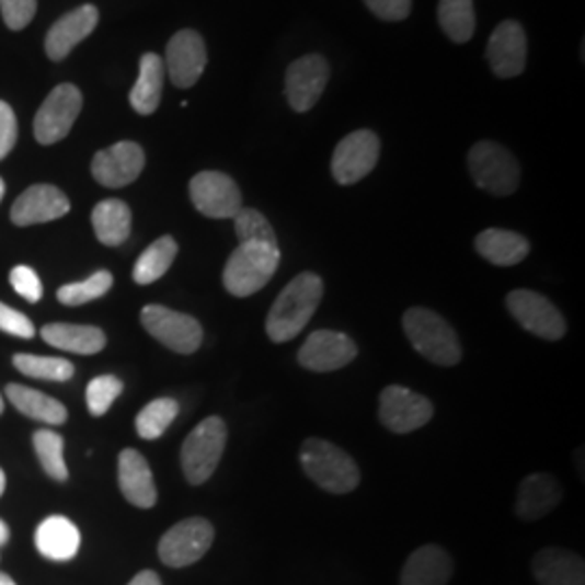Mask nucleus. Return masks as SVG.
I'll list each match as a JSON object with an SVG mask.
<instances>
[{"instance_id":"nucleus-43","label":"nucleus","mask_w":585,"mask_h":585,"mask_svg":"<svg viewBox=\"0 0 585 585\" xmlns=\"http://www.w3.org/2000/svg\"><path fill=\"white\" fill-rule=\"evenodd\" d=\"M365 4L387 22L405 20L412 11V0H365Z\"/></svg>"},{"instance_id":"nucleus-46","label":"nucleus","mask_w":585,"mask_h":585,"mask_svg":"<svg viewBox=\"0 0 585 585\" xmlns=\"http://www.w3.org/2000/svg\"><path fill=\"white\" fill-rule=\"evenodd\" d=\"M0 585H15V584H13V580H11L9 575H4V573H0Z\"/></svg>"},{"instance_id":"nucleus-21","label":"nucleus","mask_w":585,"mask_h":585,"mask_svg":"<svg viewBox=\"0 0 585 585\" xmlns=\"http://www.w3.org/2000/svg\"><path fill=\"white\" fill-rule=\"evenodd\" d=\"M117 482L124 498L135 507L150 509L157 503V484L148 460L135 451L124 449L117 458Z\"/></svg>"},{"instance_id":"nucleus-11","label":"nucleus","mask_w":585,"mask_h":585,"mask_svg":"<svg viewBox=\"0 0 585 585\" xmlns=\"http://www.w3.org/2000/svg\"><path fill=\"white\" fill-rule=\"evenodd\" d=\"M512 317L531 334L544 341H560L566 334L562 312L540 292L516 289L505 297Z\"/></svg>"},{"instance_id":"nucleus-30","label":"nucleus","mask_w":585,"mask_h":585,"mask_svg":"<svg viewBox=\"0 0 585 585\" xmlns=\"http://www.w3.org/2000/svg\"><path fill=\"white\" fill-rule=\"evenodd\" d=\"M7 397L9 401L15 405V410H20L22 414L42 421V423H50V425H61L68 418V410L61 401L39 392V390L28 389L22 385H9L7 387Z\"/></svg>"},{"instance_id":"nucleus-16","label":"nucleus","mask_w":585,"mask_h":585,"mask_svg":"<svg viewBox=\"0 0 585 585\" xmlns=\"http://www.w3.org/2000/svg\"><path fill=\"white\" fill-rule=\"evenodd\" d=\"M490 70L498 79H514L527 66V35L520 22L505 20L490 35L486 50Z\"/></svg>"},{"instance_id":"nucleus-42","label":"nucleus","mask_w":585,"mask_h":585,"mask_svg":"<svg viewBox=\"0 0 585 585\" xmlns=\"http://www.w3.org/2000/svg\"><path fill=\"white\" fill-rule=\"evenodd\" d=\"M18 141V119L13 108L0 100V161L13 150Z\"/></svg>"},{"instance_id":"nucleus-23","label":"nucleus","mask_w":585,"mask_h":585,"mask_svg":"<svg viewBox=\"0 0 585 585\" xmlns=\"http://www.w3.org/2000/svg\"><path fill=\"white\" fill-rule=\"evenodd\" d=\"M562 496H564L562 486L553 475L549 473L527 475L518 486L516 514L523 520H538L549 512H553L560 505Z\"/></svg>"},{"instance_id":"nucleus-39","label":"nucleus","mask_w":585,"mask_h":585,"mask_svg":"<svg viewBox=\"0 0 585 585\" xmlns=\"http://www.w3.org/2000/svg\"><path fill=\"white\" fill-rule=\"evenodd\" d=\"M9 280H11L13 291L18 292V295H22V297H24L26 301H31V303H37V301L42 299V295H44V287H42L39 276L35 274V269H31V267H26V265H18V267H13Z\"/></svg>"},{"instance_id":"nucleus-4","label":"nucleus","mask_w":585,"mask_h":585,"mask_svg":"<svg viewBox=\"0 0 585 585\" xmlns=\"http://www.w3.org/2000/svg\"><path fill=\"white\" fill-rule=\"evenodd\" d=\"M278 265L280 245L259 241L239 243L223 267V287L234 297H250L274 278Z\"/></svg>"},{"instance_id":"nucleus-45","label":"nucleus","mask_w":585,"mask_h":585,"mask_svg":"<svg viewBox=\"0 0 585 585\" xmlns=\"http://www.w3.org/2000/svg\"><path fill=\"white\" fill-rule=\"evenodd\" d=\"M7 540H9V527L4 520H0V547L7 544Z\"/></svg>"},{"instance_id":"nucleus-24","label":"nucleus","mask_w":585,"mask_h":585,"mask_svg":"<svg viewBox=\"0 0 585 585\" xmlns=\"http://www.w3.org/2000/svg\"><path fill=\"white\" fill-rule=\"evenodd\" d=\"M35 547L53 562H68L81 549V531L66 516H48L35 531Z\"/></svg>"},{"instance_id":"nucleus-47","label":"nucleus","mask_w":585,"mask_h":585,"mask_svg":"<svg viewBox=\"0 0 585 585\" xmlns=\"http://www.w3.org/2000/svg\"><path fill=\"white\" fill-rule=\"evenodd\" d=\"M4 484H7V482H4V471L0 469V496H2V492H4Z\"/></svg>"},{"instance_id":"nucleus-48","label":"nucleus","mask_w":585,"mask_h":585,"mask_svg":"<svg viewBox=\"0 0 585 585\" xmlns=\"http://www.w3.org/2000/svg\"><path fill=\"white\" fill-rule=\"evenodd\" d=\"M2 197H4V181L0 179V202H2Z\"/></svg>"},{"instance_id":"nucleus-9","label":"nucleus","mask_w":585,"mask_h":585,"mask_svg":"<svg viewBox=\"0 0 585 585\" xmlns=\"http://www.w3.org/2000/svg\"><path fill=\"white\" fill-rule=\"evenodd\" d=\"M213 540L215 529L206 518H187L161 538L159 558L170 569H185L204 558Z\"/></svg>"},{"instance_id":"nucleus-19","label":"nucleus","mask_w":585,"mask_h":585,"mask_svg":"<svg viewBox=\"0 0 585 585\" xmlns=\"http://www.w3.org/2000/svg\"><path fill=\"white\" fill-rule=\"evenodd\" d=\"M70 213V199L53 185H33L11 206V221L15 226H33L59 219Z\"/></svg>"},{"instance_id":"nucleus-2","label":"nucleus","mask_w":585,"mask_h":585,"mask_svg":"<svg viewBox=\"0 0 585 585\" xmlns=\"http://www.w3.org/2000/svg\"><path fill=\"white\" fill-rule=\"evenodd\" d=\"M403 332L412 347L438 367H454L462 358V345L456 330L429 308H410L403 314Z\"/></svg>"},{"instance_id":"nucleus-37","label":"nucleus","mask_w":585,"mask_h":585,"mask_svg":"<svg viewBox=\"0 0 585 585\" xmlns=\"http://www.w3.org/2000/svg\"><path fill=\"white\" fill-rule=\"evenodd\" d=\"M113 287V276L111 272H96L94 276H90L88 280L81 283H72L66 285L57 291V297L64 306H83L88 301H94L97 297H102L104 292L111 291Z\"/></svg>"},{"instance_id":"nucleus-22","label":"nucleus","mask_w":585,"mask_h":585,"mask_svg":"<svg viewBox=\"0 0 585 585\" xmlns=\"http://www.w3.org/2000/svg\"><path fill=\"white\" fill-rule=\"evenodd\" d=\"M451 575V555L438 544H425L416 549L403 564L399 585H447Z\"/></svg>"},{"instance_id":"nucleus-1","label":"nucleus","mask_w":585,"mask_h":585,"mask_svg":"<svg viewBox=\"0 0 585 585\" xmlns=\"http://www.w3.org/2000/svg\"><path fill=\"white\" fill-rule=\"evenodd\" d=\"M323 297V280L303 272L295 276L291 283L276 297L269 314H267V334L274 343L292 341L312 319Z\"/></svg>"},{"instance_id":"nucleus-28","label":"nucleus","mask_w":585,"mask_h":585,"mask_svg":"<svg viewBox=\"0 0 585 585\" xmlns=\"http://www.w3.org/2000/svg\"><path fill=\"white\" fill-rule=\"evenodd\" d=\"M163 79H165V64L159 55L146 53L139 61V79L130 92V106L139 115H152L163 96Z\"/></svg>"},{"instance_id":"nucleus-35","label":"nucleus","mask_w":585,"mask_h":585,"mask_svg":"<svg viewBox=\"0 0 585 585\" xmlns=\"http://www.w3.org/2000/svg\"><path fill=\"white\" fill-rule=\"evenodd\" d=\"M33 447L37 451V458H39L44 471L53 480L66 482L68 480V467L64 460V438L53 429H39L33 434Z\"/></svg>"},{"instance_id":"nucleus-17","label":"nucleus","mask_w":585,"mask_h":585,"mask_svg":"<svg viewBox=\"0 0 585 585\" xmlns=\"http://www.w3.org/2000/svg\"><path fill=\"white\" fill-rule=\"evenodd\" d=\"M330 81V64L321 55H306L292 61L287 70L285 92L289 97L292 111L306 113L310 111Z\"/></svg>"},{"instance_id":"nucleus-7","label":"nucleus","mask_w":585,"mask_h":585,"mask_svg":"<svg viewBox=\"0 0 585 585\" xmlns=\"http://www.w3.org/2000/svg\"><path fill=\"white\" fill-rule=\"evenodd\" d=\"M141 323L150 336L179 354H194L204 339V330L192 314L159 303H150L141 310Z\"/></svg>"},{"instance_id":"nucleus-44","label":"nucleus","mask_w":585,"mask_h":585,"mask_svg":"<svg viewBox=\"0 0 585 585\" xmlns=\"http://www.w3.org/2000/svg\"><path fill=\"white\" fill-rule=\"evenodd\" d=\"M128 585H161V580H159L157 573H152V571H144V573L135 575V580Z\"/></svg>"},{"instance_id":"nucleus-13","label":"nucleus","mask_w":585,"mask_h":585,"mask_svg":"<svg viewBox=\"0 0 585 585\" xmlns=\"http://www.w3.org/2000/svg\"><path fill=\"white\" fill-rule=\"evenodd\" d=\"M195 208L210 219H234L243 208V197L237 183L221 172H199L190 183Z\"/></svg>"},{"instance_id":"nucleus-33","label":"nucleus","mask_w":585,"mask_h":585,"mask_svg":"<svg viewBox=\"0 0 585 585\" xmlns=\"http://www.w3.org/2000/svg\"><path fill=\"white\" fill-rule=\"evenodd\" d=\"M176 416H179V401H174L170 397L154 399L137 414V418H135L137 434L144 440H157L165 434V429L174 423Z\"/></svg>"},{"instance_id":"nucleus-32","label":"nucleus","mask_w":585,"mask_h":585,"mask_svg":"<svg viewBox=\"0 0 585 585\" xmlns=\"http://www.w3.org/2000/svg\"><path fill=\"white\" fill-rule=\"evenodd\" d=\"M438 22L451 42L456 44L469 42L475 33L473 0H440Z\"/></svg>"},{"instance_id":"nucleus-15","label":"nucleus","mask_w":585,"mask_h":585,"mask_svg":"<svg viewBox=\"0 0 585 585\" xmlns=\"http://www.w3.org/2000/svg\"><path fill=\"white\" fill-rule=\"evenodd\" d=\"M146 165L144 148L135 141H119L100 150L92 161V174L102 187L119 190L139 179Z\"/></svg>"},{"instance_id":"nucleus-41","label":"nucleus","mask_w":585,"mask_h":585,"mask_svg":"<svg viewBox=\"0 0 585 585\" xmlns=\"http://www.w3.org/2000/svg\"><path fill=\"white\" fill-rule=\"evenodd\" d=\"M0 330L11 334V336H18V339H33L35 336V325L31 323V319L24 312H20V310L2 303V301H0Z\"/></svg>"},{"instance_id":"nucleus-6","label":"nucleus","mask_w":585,"mask_h":585,"mask_svg":"<svg viewBox=\"0 0 585 585\" xmlns=\"http://www.w3.org/2000/svg\"><path fill=\"white\" fill-rule=\"evenodd\" d=\"M469 172L480 190L492 195H512L520 183V165L496 141H478L469 152Z\"/></svg>"},{"instance_id":"nucleus-49","label":"nucleus","mask_w":585,"mask_h":585,"mask_svg":"<svg viewBox=\"0 0 585 585\" xmlns=\"http://www.w3.org/2000/svg\"><path fill=\"white\" fill-rule=\"evenodd\" d=\"M4 410V403H2V397H0V412Z\"/></svg>"},{"instance_id":"nucleus-20","label":"nucleus","mask_w":585,"mask_h":585,"mask_svg":"<svg viewBox=\"0 0 585 585\" xmlns=\"http://www.w3.org/2000/svg\"><path fill=\"white\" fill-rule=\"evenodd\" d=\"M97 13L94 4H83L61 20L53 24V28L46 35V55L53 61H61L74 50L77 44H81L85 37H90L97 26Z\"/></svg>"},{"instance_id":"nucleus-18","label":"nucleus","mask_w":585,"mask_h":585,"mask_svg":"<svg viewBox=\"0 0 585 585\" xmlns=\"http://www.w3.org/2000/svg\"><path fill=\"white\" fill-rule=\"evenodd\" d=\"M206 44L202 35L192 28H185L179 31L168 44L165 70L176 88L190 90L199 81L206 68Z\"/></svg>"},{"instance_id":"nucleus-12","label":"nucleus","mask_w":585,"mask_h":585,"mask_svg":"<svg viewBox=\"0 0 585 585\" xmlns=\"http://www.w3.org/2000/svg\"><path fill=\"white\" fill-rule=\"evenodd\" d=\"M432 401L414 390L392 385L380 394V421L392 434H410L421 429L432 421Z\"/></svg>"},{"instance_id":"nucleus-36","label":"nucleus","mask_w":585,"mask_h":585,"mask_svg":"<svg viewBox=\"0 0 585 585\" xmlns=\"http://www.w3.org/2000/svg\"><path fill=\"white\" fill-rule=\"evenodd\" d=\"M234 232L239 237V243H248V241H259V243H272L278 245V237L272 228V223L267 221V217L263 213H259L256 208H241L234 215Z\"/></svg>"},{"instance_id":"nucleus-10","label":"nucleus","mask_w":585,"mask_h":585,"mask_svg":"<svg viewBox=\"0 0 585 585\" xmlns=\"http://www.w3.org/2000/svg\"><path fill=\"white\" fill-rule=\"evenodd\" d=\"M380 159V137L374 130H356L341 139L332 154V176L339 185H354L369 176Z\"/></svg>"},{"instance_id":"nucleus-38","label":"nucleus","mask_w":585,"mask_h":585,"mask_svg":"<svg viewBox=\"0 0 585 585\" xmlns=\"http://www.w3.org/2000/svg\"><path fill=\"white\" fill-rule=\"evenodd\" d=\"M124 385L119 378L115 376H97L85 392V399H88V408L94 416H102L108 412V408L113 405V401L122 394Z\"/></svg>"},{"instance_id":"nucleus-14","label":"nucleus","mask_w":585,"mask_h":585,"mask_svg":"<svg viewBox=\"0 0 585 585\" xmlns=\"http://www.w3.org/2000/svg\"><path fill=\"white\" fill-rule=\"evenodd\" d=\"M358 356L356 343L334 330H317L301 345L297 360L303 369L314 374H330L347 367Z\"/></svg>"},{"instance_id":"nucleus-26","label":"nucleus","mask_w":585,"mask_h":585,"mask_svg":"<svg viewBox=\"0 0 585 585\" xmlns=\"http://www.w3.org/2000/svg\"><path fill=\"white\" fill-rule=\"evenodd\" d=\"M42 339L55 349L81 356L97 354L106 345V336L100 328L77 323H48L42 328Z\"/></svg>"},{"instance_id":"nucleus-34","label":"nucleus","mask_w":585,"mask_h":585,"mask_svg":"<svg viewBox=\"0 0 585 585\" xmlns=\"http://www.w3.org/2000/svg\"><path fill=\"white\" fill-rule=\"evenodd\" d=\"M13 365L20 374L35 378V380L68 382L74 376V365L66 358H55V356L18 354V356H13Z\"/></svg>"},{"instance_id":"nucleus-25","label":"nucleus","mask_w":585,"mask_h":585,"mask_svg":"<svg viewBox=\"0 0 585 585\" xmlns=\"http://www.w3.org/2000/svg\"><path fill=\"white\" fill-rule=\"evenodd\" d=\"M534 577L540 585H585L584 558L566 549H542L534 558Z\"/></svg>"},{"instance_id":"nucleus-31","label":"nucleus","mask_w":585,"mask_h":585,"mask_svg":"<svg viewBox=\"0 0 585 585\" xmlns=\"http://www.w3.org/2000/svg\"><path fill=\"white\" fill-rule=\"evenodd\" d=\"M179 254V243L172 237H161L157 239L135 263L133 269V280L137 285H152L161 280L168 269L172 267L174 259Z\"/></svg>"},{"instance_id":"nucleus-3","label":"nucleus","mask_w":585,"mask_h":585,"mask_svg":"<svg viewBox=\"0 0 585 585\" xmlns=\"http://www.w3.org/2000/svg\"><path fill=\"white\" fill-rule=\"evenodd\" d=\"M299 462L303 473L325 492L347 494L360 484V469L356 460L323 438H308L301 445Z\"/></svg>"},{"instance_id":"nucleus-40","label":"nucleus","mask_w":585,"mask_h":585,"mask_svg":"<svg viewBox=\"0 0 585 585\" xmlns=\"http://www.w3.org/2000/svg\"><path fill=\"white\" fill-rule=\"evenodd\" d=\"M37 9V0H0L2 20L11 31H22L28 26Z\"/></svg>"},{"instance_id":"nucleus-27","label":"nucleus","mask_w":585,"mask_h":585,"mask_svg":"<svg viewBox=\"0 0 585 585\" xmlns=\"http://www.w3.org/2000/svg\"><path fill=\"white\" fill-rule=\"evenodd\" d=\"M475 250L482 259L496 267H512L527 259L529 254V241L512 230L501 228H487L478 234Z\"/></svg>"},{"instance_id":"nucleus-5","label":"nucleus","mask_w":585,"mask_h":585,"mask_svg":"<svg viewBox=\"0 0 585 585\" xmlns=\"http://www.w3.org/2000/svg\"><path fill=\"white\" fill-rule=\"evenodd\" d=\"M226 440L228 427L219 416L204 418L187 436L181 451V462L185 478L192 486L204 484L217 471L226 449Z\"/></svg>"},{"instance_id":"nucleus-29","label":"nucleus","mask_w":585,"mask_h":585,"mask_svg":"<svg viewBox=\"0 0 585 585\" xmlns=\"http://www.w3.org/2000/svg\"><path fill=\"white\" fill-rule=\"evenodd\" d=\"M92 223L97 241L104 245H122L130 237L133 215L126 202L122 199H102L92 213Z\"/></svg>"},{"instance_id":"nucleus-8","label":"nucleus","mask_w":585,"mask_h":585,"mask_svg":"<svg viewBox=\"0 0 585 585\" xmlns=\"http://www.w3.org/2000/svg\"><path fill=\"white\" fill-rule=\"evenodd\" d=\"M81 108H83V94L79 88L70 83L55 88L35 115L33 122L35 139L42 146H53L61 141L72 130Z\"/></svg>"}]
</instances>
